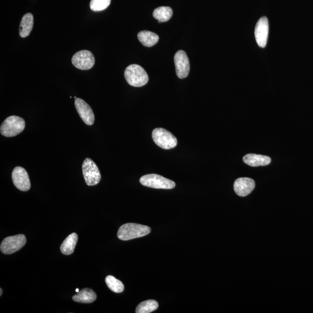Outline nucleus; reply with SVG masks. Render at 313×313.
Here are the masks:
<instances>
[{"label": "nucleus", "mask_w": 313, "mask_h": 313, "mask_svg": "<svg viewBox=\"0 0 313 313\" xmlns=\"http://www.w3.org/2000/svg\"><path fill=\"white\" fill-rule=\"evenodd\" d=\"M151 232L150 227L137 223H128L120 227L117 233L119 239L128 241L147 236Z\"/></svg>", "instance_id": "f257e3e1"}, {"label": "nucleus", "mask_w": 313, "mask_h": 313, "mask_svg": "<svg viewBox=\"0 0 313 313\" xmlns=\"http://www.w3.org/2000/svg\"><path fill=\"white\" fill-rule=\"evenodd\" d=\"M124 76L126 82L132 87L144 86L148 81V76L146 71L138 65L128 66L125 70Z\"/></svg>", "instance_id": "f03ea898"}, {"label": "nucleus", "mask_w": 313, "mask_h": 313, "mask_svg": "<svg viewBox=\"0 0 313 313\" xmlns=\"http://www.w3.org/2000/svg\"><path fill=\"white\" fill-rule=\"evenodd\" d=\"M26 123L23 118L12 115L7 118L2 123L0 132L3 136L14 137L21 133L25 128Z\"/></svg>", "instance_id": "7ed1b4c3"}, {"label": "nucleus", "mask_w": 313, "mask_h": 313, "mask_svg": "<svg viewBox=\"0 0 313 313\" xmlns=\"http://www.w3.org/2000/svg\"><path fill=\"white\" fill-rule=\"evenodd\" d=\"M140 183L148 188L159 189H172L175 187V183L158 174L145 175L140 179Z\"/></svg>", "instance_id": "20e7f679"}, {"label": "nucleus", "mask_w": 313, "mask_h": 313, "mask_svg": "<svg viewBox=\"0 0 313 313\" xmlns=\"http://www.w3.org/2000/svg\"><path fill=\"white\" fill-rule=\"evenodd\" d=\"M152 139L158 146L166 150L177 146L178 140L174 135L166 129L158 128L152 132Z\"/></svg>", "instance_id": "39448f33"}, {"label": "nucleus", "mask_w": 313, "mask_h": 313, "mask_svg": "<svg viewBox=\"0 0 313 313\" xmlns=\"http://www.w3.org/2000/svg\"><path fill=\"white\" fill-rule=\"evenodd\" d=\"M83 174L86 184L89 186L98 185L101 180L98 167L91 159L87 158L83 164Z\"/></svg>", "instance_id": "423d86ee"}, {"label": "nucleus", "mask_w": 313, "mask_h": 313, "mask_svg": "<svg viewBox=\"0 0 313 313\" xmlns=\"http://www.w3.org/2000/svg\"><path fill=\"white\" fill-rule=\"evenodd\" d=\"M26 243V238L24 234L10 236L4 240L0 246V249L4 254L10 255L20 251Z\"/></svg>", "instance_id": "0eeeda50"}, {"label": "nucleus", "mask_w": 313, "mask_h": 313, "mask_svg": "<svg viewBox=\"0 0 313 313\" xmlns=\"http://www.w3.org/2000/svg\"><path fill=\"white\" fill-rule=\"evenodd\" d=\"M72 62L76 68L87 70L91 69L94 66L95 60L94 56L91 52L82 50L73 55Z\"/></svg>", "instance_id": "6e6552de"}, {"label": "nucleus", "mask_w": 313, "mask_h": 313, "mask_svg": "<svg viewBox=\"0 0 313 313\" xmlns=\"http://www.w3.org/2000/svg\"><path fill=\"white\" fill-rule=\"evenodd\" d=\"M12 179L14 185L20 191L28 192L31 189V181L27 171L24 168H15L12 174Z\"/></svg>", "instance_id": "1a4fd4ad"}, {"label": "nucleus", "mask_w": 313, "mask_h": 313, "mask_svg": "<svg viewBox=\"0 0 313 313\" xmlns=\"http://www.w3.org/2000/svg\"><path fill=\"white\" fill-rule=\"evenodd\" d=\"M175 68L178 78L183 79L187 77L190 72L189 59L184 51L177 52L174 57Z\"/></svg>", "instance_id": "9d476101"}, {"label": "nucleus", "mask_w": 313, "mask_h": 313, "mask_svg": "<svg viewBox=\"0 0 313 313\" xmlns=\"http://www.w3.org/2000/svg\"><path fill=\"white\" fill-rule=\"evenodd\" d=\"M269 21L265 17H263L257 22L255 29L256 43L260 48L266 47L268 35H269Z\"/></svg>", "instance_id": "9b49d317"}, {"label": "nucleus", "mask_w": 313, "mask_h": 313, "mask_svg": "<svg viewBox=\"0 0 313 313\" xmlns=\"http://www.w3.org/2000/svg\"><path fill=\"white\" fill-rule=\"evenodd\" d=\"M75 106L78 114L85 124L92 125L95 121L94 112L89 104L84 100L77 98L75 100Z\"/></svg>", "instance_id": "f8f14e48"}, {"label": "nucleus", "mask_w": 313, "mask_h": 313, "mask_svg": "<svg viewBox=\"0 0 313 313\" xmlns=\"http://www.w3.org/2000/svg\"><path fill=\"white\" fill-rule=\"evenodd\" d=\"M255 187V181L248 178H238L234 184V192L240 197L248 196L253 191Z\"/></svg>", "instance_id": "ddd939ff"}, {"label": "nucleus", "mask_w": 313, "mask_h": 313, "mask_svg": "<svg viewBox=\"0 0 313 313\" xmlns=\"http://www.w3.org/2000/svg\"><path fill=\"white\" fill-rule=\"evenodd\" d=\"M243 162L251 167L266 166L271 163L269 156L256 154H248L243 158Z\"/></svg>", "instance_id": "4468645a"}, {"label": "nucleus", "mask_w": 313, "mask_h": 313, "mask_svg": "<svg viewBox=\"0 0 313 313\" xmlns=\"http://www.w3.org/2000/svg\"><path fill=\"white\" fill-rule=\"evenodd\" d=\"M34 25V18L31 13L25 15L21 22L20 35L22 38L28 37L32 31Z\"/></svg>", "instance_id": "2eb2a0df"}, {"label": "nucleus", "mask_w": 313, "mask_h": 313, "mask_svg": "<svg viewBox=\"0 0 313 313\" xmlns=\"http://www.w3.org/2000/svg\"><path fill=\"white\" fill-rule=\"evenodd\" d=\"M96 299L95 292L91 289L84 288L73 296V300L81 303H91Z\"/></svg>", "instance_id": "dca6fc26"}, {"label": "nucleus", "mask_w": 313, "mask_h": 313, "mask_svg": "<svg viewBox=\"0 0 313 313\" xmlns=\"http://www.w3.org/2000/svg\"><path fill=\"white\" fill-rule=\"evenodd\" d=\"M78 241V235L73 233L69 235L63 242L61 246V251L63 254L70 255L72 254L75 249Z\"/></svg>", "instance_id": "f3484780"}, {"label": "nucleus", "mask_w": 313, "mask_h": 313, "mask_svg": "<svg viewBox=\"0 0 313 313\" xmlns=\"http://www.w3.org/2000/svg\"><path fill=\"white\" fill-rule=\"evenodd\" d=\"M139 42L144 46L151 47L158 43L159 37L153 32L147 31H141L137 35Z\"/></svg>", "instance_id": "a211bd4d"}, {"label": "nucleus", "mask_w": 313, "mask_h": 313, "mask_svg": "<svg viewBox=\"0 0 313 313\" xmlns=\"http://www.w3.org/2000/svg\"><path fill=\"white\" fill-rule=\"evenodd\" d=\"M173 15L172 9L169 7H160L156 9L152 13L154 18L159 22L169 21Z\"/></svg>", "instance_id": "6ab92c4d"}, {"label": "nucleus", "mask_w": 313, "mask_h": 313, "mask_svg": "<svg viewBox=\"0 0 313 313\" xmlns=\"http://www.w3.org/2000/svg\"><path fill=\"white\" fill-rule=\"evenodd\" d=\"M159 307L158 301L148 300L142 301L136 308V313H150L156 310Z\"/></svg>", "instance_id": "aec40b11"}, {"label": "nucleus", "mask_w": 313, "mask_h": 313, "mask_svg": "<svg viewBox=\"0 0 313 313\" xmlns=\"http://www.w3.org/2000/svg\"><path fill=\"white\" fill-rule=\"evenodd\" d=\"M105 281L108 288L113 292L121 293L124 291V285L123 283L112 275H108L105 279Z\"/></svg>", "instance_id": "412c9836"}, {"label": "nucleus", "mask_w": 313, "mask_h": 313, "mask_svg": "<svg viewBox=\"0 0 313 313\" xmlns=\"http://www.w3.org/2000/svg\"><path fill=\"white\" fill-rule=\"evenodd\" d=\"M111 0H91L90 9L95 12L103 11L110 5Z\"/></svg>", "instance_id": "4be33fe9"}, {"label": "nucleus", "mask_w": 313, "mask_h": 313, "mask_svg": "<svg viewBox=\"0 0 313 313\" xmlns=\"http://www.w3.org/2000/svg\"><path fill=\"white\" fill-rule=\"evenodd\" d=\"M0 292H0V295L2 296V294H3V289H2V288L0 289Z\"/></svg>", "instance_id": "5701e85b"}, {"label": "nucleus", "mask_w": 313, "mask_h": 313, "mask_svg": "<svg viewBox=\"0 0 313 313\" xmlns=\"http://www.w3.org/2000/svg\"><path fill=\"white\" fill-rule=\"evenodd\" d=\"M76 292H78H78H80V290H79V289L77 288V289H76Z\"/></svg>", "instance_id": "b1692460"}]
</instances>
